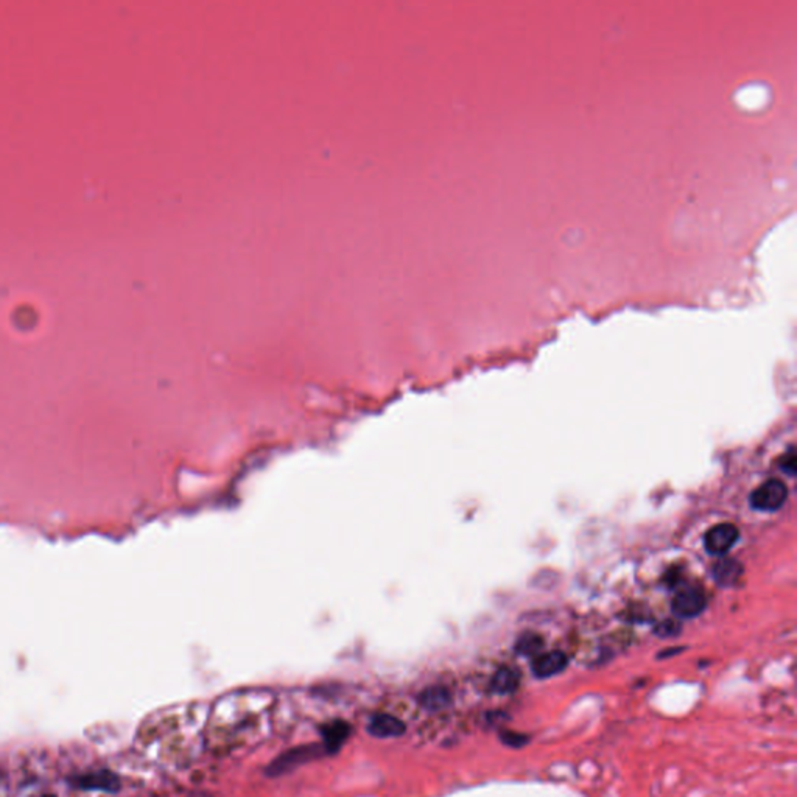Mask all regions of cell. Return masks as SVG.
<instances>
[{
    "mask_svg": "<svg viewBox=\"0 0 797 797\" xmlns=\"http://www.w3.org/2000/svg\"><path fill=\"white\" fill-rule=\"evenodd\" d=\"M327 752L324 749L322 743H310L291 747V749L278 755L265 769V774L270 777H279L287 772L296 769L303 764L326 757Z\"/></svg>",
    "mask_w": 797,
    "mask_h": 797,
    "instance_id": "obj_1",
    "label": "cell"
},
{
    "mask_svg": "<svg viewBox=\"0 0 797 797\" xmlns=\"http://www.w3.org/2000/svg\"><path fill=\"white\" fill-rule=\"evenodd\" d=\"M788 499V487L780 479H768L760 484L757 489L751 494V506L757 511L772 512L785 505Z\"/></svg>",
    "mask_w": 797,
    "mask_h": 797,
    "instance_id": "obj_2",
    "label": "cell"
},
{
    "mask_svg": "<svg viewBox=\"0 0 797 797\" xmlns=\"http://www.w3.org/2000/svg\"><path fill=\"white\" fill-rule=\"evenodd\" d=\"M707 607V597L698 585H685L674 593L671 609L679 618H695L701 615Z\"/></svg>",
    "mask_w": 797,
    "mask_h": 797,
    "instance_id": "obj_3",
    "label": "cell"
},
{
    "mask_svg": "<svg viewBox=\"0 0 797 797\" xmlns=\"http://www.w3.org/2000/svg\"><path fill=\"white\" fill-rule=\"evenodd\" d=\"M739 531L734 524H718L705 533L704 547L707 553L715 556H722L735 547Z\"/></svg>",
    "mask_w": 797,
    "mask_h": 797,
    "instance_id": "obj_4",
    "label": "cell"
},
{
    "mask_svg": "<svg viewBox=\"0 0 797 797\" xmlns=\"http://www.w3.org/2000/svg\"><path fill=\"white\" fill-rule=\"evenodd\" d=\"M322 746L326 749L327 755H333L340 752L341 747L347 742L349 737L352 734V727L349 722L343 720H333L326 722L320 727Z\"/></svg>",
    "mask_w": 797,
    "mask_h": 797,
    "instance_id": "obj_5",
    "label": "cell"
},
{
    "mask_svg": "<svg viewBox=\"0 0 797 797\" xmlns=\"http://www.w3.org/2000/svg\"><path fill=\"white\" fill-rule=\"evenodd\" d=\"M567 665L568 658L563 651H550L536 656L531 663V670L536 678L547 679L563 673L567 668Z\"/></svg>",
    "mask_w": 797,
    "mask_h": 797,
    "instance_id": "obj_6",
    "label": "cell"
},
{
    "mask_svg": "<svg viewBox=\"0 0 797 797\" xmlns=\"http://www.w3.org/2000/svg\"><path fill=\"white\" fill-rule=\"evenodd\" d=\"M406 730L403 722L389 713H377L371 718L368 732L376 738L401 737Z\"/></svg>",
    "mask_w": 797,
    "mask_h": 797,
    "instance_id": "obj_7",
    "label": "cell"
},
{
    "mask_svg": "<svg viewBox=\"0 0 797 797\" xmlns=\"http://www.w3.org/2000/svg\"><path fill=\"white\" fill-rule=\"evenodd\" d=\"M78 786L85 790H100L107 793H116L120 788L119 777L111 771H95L78 779Z\"/></svg>",
    "mask_w": 797,
    "mask_h": 797,
    "instance_id": "obj_8",
    "label": "cell"
},
{
    "mask_svg": "<svg viewBox=\"0 0 797 797\" xmlns=\"http://www.w3.org/2000/svg\"><path fill=\"white\" fill-rule=\"evenodd\" d=\"M418 701L424 709L436 712L445 709L452 703V695L445 687H430L422 691Z\"/></svg>",
    "mask_w": 797,
    "mask_h": 797,
    "instance_id": "obj_9",
    "label": "cell"
},
{
    "mask_svg": "<svg viewBox=\"0 0 797 797\" xmlns=\"http://www.w3.org/2000/svg\"><path fill=\"white\" fill-rule=\"evenodd\" d=\"M520 685V674L509 666H503L494 674L491 681V690L499 695H509Z\"/></svg>",
    "mask_w": 797,
    "mask_h": 797,
    "instance_id": "obj_10",
    "label": "cell"
},
{
    "mask_svg": "<svg viewBox=\"0 0 797 797\" xmlns=\"http://www.w3.org/2000/svg\"><path fill=\"white\" fill-rule=\"evenodd\" d=\"M743 573V567L735 559H722L713 568V578L720 585H734Z\"/></svg>",
    "mask_w": 797,
    "mask_h": 797,
    "instance_id": "obj_11",
    "label": "cell"
},
{
    "mask_svg": "<svg viewBox=\"0 0 797 797\" xmlns=\"http://www.w3.org/2000/svg\"><path fill=\"white\" fill-rule=\"evenodd\" d=\"M543 648V640L538 634L528 632L517 640L516 651L522 656H538Z\"/></svg>",
    "mask_w": 797,
    "mask_h": 797,
    "instance_id": "obj_12",
    "label": "cell"
},
{
    "mask_svg": "<svg viewBox=\"0 0 797 797\" xmlns=\"http://www.w3.org/2000/svg\"><path fill=\"white\" fill-rule=\"evenodd\" d=\"M681 632V624L674 620H666L656 628V634L661 637H674Z\"/></svg>",
    "mask_w": 797,
    "mask_h": 797,
    "instance_id": "obj_13",
    "label": "cell"
},
{
    "mask_svg": "<svg viewBox=\"0 0 797 797\" xmlns=\"http://www.w3.org/2000/svg\"><path fill=\"white\" fill-rule=\"evenodd\" d=\"M503 738V743H506L508 746H514L519 747L525 743V737L519 735V734H512V732H506V734L501 735Z\"/></svg>",
    "mask_w": 797,
    "mask_h": 797,
    "instance_id": "obj_14",
    "label": "cell"
},
{
    "mask_svg": "<svg viewBox=\"0 0 797 797\" xmlns=\"http://www.w3.org/2000/svg\"><path fill=\"white\" fill-rule=\"evenodd\" d=\"M44 797H56V796H44Z\"/></svg>",
    "mask_w": 797,
    "mask_h": 797,
    "instance_id": "obj_15",
    "label": "cell"
}]
</instances>
